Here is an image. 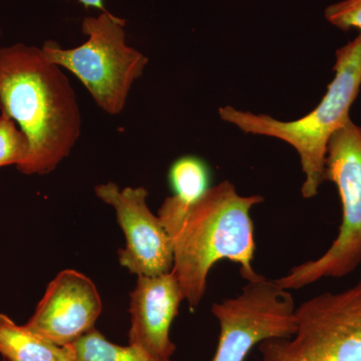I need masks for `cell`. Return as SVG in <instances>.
Here are the masks:
<instances>
[{"instance_id":"ba28073f","label":"cell","mask_w":361,"mask_h":361,"mask_svg":"<svg viewBox=\"0 0 361 361\" xmlns=\"http://www.w3.org/2000/svg\"><path fill=\"white\" fill-rule=\"evenodd\" d=\"M97 198L115 209L126 237L118 261L137 276H157L170 272L174 265V246L160 218L149 210L144 187L121 189L113 182L94 188Z\"/></svg>"},{"instance_id":"8fae6325","label":"cell","mask_w":361,"mask_h":361,"mask_svg":"<svg viewBox=\"0 0 361 361\" xmlns=\"http://www.w3.org/2000/svg\"><path fill=\"white\" fill-rule=\"evenodd\" d=\"M169 182L174 195L164 201L158 217L167 231L174 232L182 224L190 207L210 189V172L201 159L182 157L171 166Z\"/></svg>"},{"instance_id":"8992f818","label":"cell","mask_w":361,"mask_h":361,"mask_svg":"<svg viewBox=\"0 0 361 361\" xmlns=\"http://www.w3.org/2000/svg\"><path fill=\"white\" fill-rule=\"evenodd\" d=\"M295 332L261 342V361H361V278L345 290L325 292L295 310Z\"/></svg>"},{"instance_id":"30bf717a","label":"cell","mask_w":361,"mask_h":361,"mask_svg":"<svg viewBox=\"0 0 361 361\" xmlns=\"http://www.w3.org/2000/svg\"><path fill=\"white\" fill-rule=\"evenodd\" d=\"M183 300L184 294L173 271L157 276H137L130 292L129 344L171 361L176 351L171 325Z\"/></svg>"},{"instance_id":"52a82bcc","label":"cell","mask_w":361,"mask_h":361,"mask_svg":"<svg viewBox=\"0 0 361 361\" xmlns=\"http://www.w3.org/2000/svg\"><path fill=\"white\" fill-rule=\"evenodd\" d=\"M295 302L277 280L260 275L247 282L241 293L214 303L220 336L212 361H244L254 346L295 332Z\"/></svg>"},{"instance_id":"9c48e42d","label":"cell","mask_w":361,"mask_h":361,"mask_svg":"<svg viewBox=\"0 0 361 361\" xmlns=\"http://www.w3.org/2000/svg\"><path fill=\"white\" fill-rule=\"evenodd\" d=\"M103 310L101 295L89 277L61 271L49 284L26 326L59 346H68L94 329Z\"/></svg>"},{"instance_id":"5b68a950","label":"cell","mask_w":361,"mask_h":361,"mask_svg":"<svg viewBox=\"0 0 361 361\" xmlns=\"http://www.w3.org/2000/svg\"><path fill=\"white\" fill-rule=\"evenodd\" d=\"M325 180L336 185L342 221L338 235L320 257L292 268L277 279L285 289H301L322 278H341L361 263V126L348 121L327 146Z\"/></svg>"},{"instance_id":"2e32d148","label":"cell","mask_w":361,"mask_h":361,"mask_svg":"<svg viewBox=\"0 0 361 361\" xmlns=\"http://www.w3.org/2000/svg\"><path fill=\"white\" fill-rule=\"evenodd\" d=\"M77 1L82 4L85 8H97L102 13H108L104 0H77Z\"/></svg>"},{"instance_id":"4fadbf2b","label":"cell","mask_w":361,"mask_h":361,"mask_svg":"<svg viewBox=\"0 0 361 361\" xmlns=\"http://www.w3.org/2000/svg\"><path fill=\"white\" fill-rule=\"evenodd\" d=\"M68 348L71 361H164L139 346L113 343L96 329Z\"/></svg>"},{"instance_id":"277c9868","label":"cell","mask_w":361,"mask_h":361,"mask_svg":"<svg viewBox=\"0 0 361 361\" xmlns=\"http://www.w3.org/2000/svg\"><path fill=\"white\" fill-rule=\"evenodd\" d=\"M126 20L111 13L85 18L84 44L63 49L52 40L42 47L45 58L70 71L89 90L102 111L120 115L135 80L144 75L149 59L126 40Z\"/></svg>"},{"instance_id":"7a4b0ae2","label":"cell","mask_w":361,"mask_h":361,"mask_svg":"<svg viewBox=\"0 0 361 361\" xmlns=\"http://www.w3.org/2000/svg\"><path fill=\"white\" fill-rule=\"evenodd\" d=\"M263 201L259 195L241 196L234 184L223 180L190 207L172 237V271L190 307L201 303L209 273L223 259L238 264L247 282L260 276L252 267L256 245L250 212Z\"/></svg>"},{"instance_id":"e0dca14e","label":"cell","mask_w":361,"mask_h":361,"mask_svg":"<svg viewBox=\"0 0 361 361\" xmlns=\"http://www.w3.org/2000/svg\"><path fill=\"white\" fill-rule=\"evenodd\" d=\"M0 35H1V30H0Z\"/></svg>"},{"instance_id":"7c38bea8","label":"cell","mask_w":361,"mask_h":361,"mask_svg":"<svg viewBox=\"0 0 361 361\" xmlns=\"http://www.w3.org/2000/svg\"><path fill=\"white\" fill-rule=\"evenodd\" d=\"M0 355L7 361H71L68 346H59L0 313Z\"/></svg>"},{"instance_id":"5bb4252c","label":"cell","mask_w":361,"mask_h":361,"mask_svg":"<svg viewBox=\"0 0 361 361\" xmlns=\"http://www.w3.org/2000/svg\"><path fill=\"white\" fill-rule=\"evenodd\" d=\"M30 154V142L14 121L0 114V168L20 167Z\"/></svg>"},{"instance_id":"6da1fadb","label":"cell","mask_w":361,"mask_h":361,"mask_svg":"<svg viewBox=\"0 0 361 361\" xmlns=\"http://www.w3.org/2000/svg\"><path fill=\"white\" fill-rule=\"evenodd\" d=\"M0 111L14 121L30 142L21 174H49L70 155L82 134V114L63 68L42 47H0Z\"/></svg>"},{"instance_id":"3957f363","label":"cell","mask_w":361,"mask_h":361,"mask_svg":"<svg viewBox=\"0 0 361 361\" xmlns=\"http://www.w3.org/2000/svg\"><path fill=\"white\" fill-rule=\"evenodd\" d=\"M334 78L314 110L298 120L282 122L263 114L239 111L231 106L219 109L224 122L246 134L276 137L296 149L300 157L304 199L315 197L325 180L327 146L332 135L350 120L349 111L361 87V32L336 51Z\"/></svg>"},{"instance_id":"9a60e30c","label":"cell","mask_w":361,"mask_h":361,"mask_svg":"<svg viewBox=\"0 0 361 361\" xmlns=\"http://www.w3.org/2000/svg\"><path fill=\"white\" fill-rule=\"evenodd\" d=\"M324 16L330 25L343 32L355 28L361 32V0H342L327 7Z\"/></svg>"}]
</instances>
